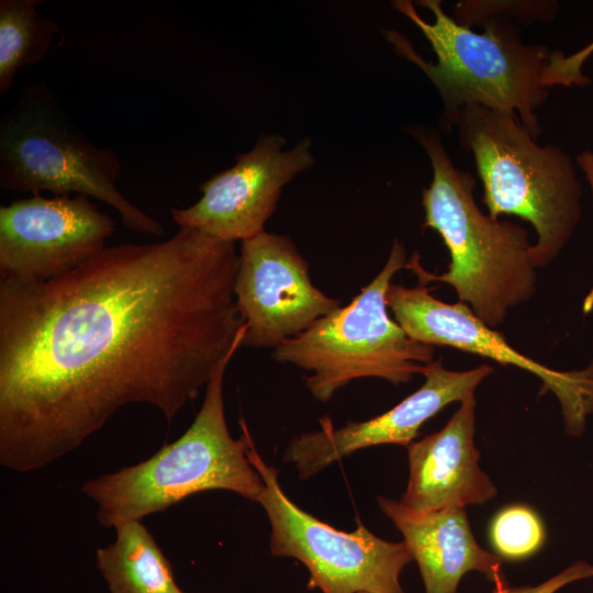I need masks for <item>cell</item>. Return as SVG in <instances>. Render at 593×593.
<instances>
[{
	"instance_id": "cell-1",
	"label": "cell",
	"mask_w": 593,
	"mask_h": 593,
	"mask_svg": "<svg viewBox=\"0 0 593 593\" xmlns=\"http://www.w3.org/2000/svg\"><path fill=\"white\" fill-rule=\"evenodd\" d=\"M238 265L234 243L179 228L51 280L0 278V463L41 469L132 403L171 422L242 347Z\"/></svg>"
},
{
	"instance_id": "cell-18",
	"label": "cell",
	"mask_w": 593,
	"mask_h": 593,
	"mask_svg": "<svg viewBox=\"0 0 593 593\" xmlns=\"http://www.w3.org/2000/svg\"><path fill=\"white\" fill-rule=\"evenodd\" d=\"M490 535L495 550L512 560L533 555L545 540L539 517L529 507L521 505L502 510L491 524Z\"/></svg>"
},
{
	"instance_id": "cell-11",
	"label": "cell",
	"mask_w": 593,
	"mask_h": 593,
	"mask_svg": "<svg viewBox=\"0 0 593 593\" xmlns=\"http://www.w3.org/2000/svg\"><path fill=\"white\" fill-rule=\"evenodd\" d=\"M234 293L251 348L275 349L340 306L313 284L293 240L266 231L242 242Z\"/></svg>"
},
{
	"instance_id": "cell-7",
	"label": "cell",
	"mask_w": 593,
	"mask_h": 593,
	"mask_svg": "<svg viewBox=\"0 0 593 593\" xmlns=\"http://www.w3.org/2000/svg\"><path fill=\"white\" fill-rule=\"evenodd\" d=\"M405 265L404 245L395 239L380 272L349 304L284 340L272 358L309 371L305 385L321 402L356 379L379 378L399 385L422 374L433 361L434 346L412 339L388 312L391 280Z\"/></svg>"
},
{
	"instance_id": "cell-9",
	"label": "cell",
	"mask_w": 593,
	"mask_h": 593,
	"mask_svg": "<svg viewBox=\"0 0 593 593\" xmlns=\"http://www.w3.org/2000/svg\"><path fill=\"white\" fill-rule=\"evenodd\" d=\"M387 302L395 322L414 340L454 347L538 377L542 382L540 392L551 391L559 400L568 434H583L586 418L593 413V363L574 371L549 368L512 347L467 304L435 298L422 281L412 288L391 283Z\"/></svg>"
},
{
	"instance_id": "cell-2",
	"label": "cell",
	"mask_w": 593,
	"mask_h": 593,
	"mask_svg": "<svg viewBox=\"0 0 593 593\" xmlns=\"http://www.w3.org/2000/svg\"><path fill=\"white\" fill-rule=\"evenodd\" d=\"M425 149L433 179L423 190L425 226L438 232L450 255L448 270L426 271L414 253L405 268L418 281L450 284L459 302L484 324L501 325L512 309L532 300L537 291V267L527 231L519 224L485 215L475 203V180L457 168L435 130L411 127Z\"/></svg>"
},
{
	"instance_id": "cell-21",
	"label": "cell",
	"mask_w": 593,
	"mask_h": 593,
	"mask_svg": "<svg viewBox=\"0 0 593 593\" xmlns=\"http://www.w3.org/2000/svg\"><path fill=\"white\" fill-rule=\"evenodd\" d=\"M577 164L580 167V169L585 175L586 180L589 181L592 191H593V152L592 150H584L581 154L577 156ZM593 306V290L588 295L585 302H584V311L588 312Z\"/></svg>"
},
{
	"instance_id": "cell-6",
	"label": "cell",
	"mask_w": 593,
	"mask_h": 593,
	"mask_svg": "<svg viewBox=\"0 0 593 593\" xmlns=\"http://www.w3.org/2000/svg\"><path fill=\"white\" fill-rule=\"evenodd\" d=\"M118 154L92 144L44 82L26 85L0 120V186L22 193L85 194L112 206L130 230L160 236L164 226L115 182Z\"/></svg>"
},
{
	"instance_id": "cell-13",
	"label": "cell",
	"mask_w": 593,
	"mask_h": 593,
	"mask_svg": "<svg viewBox=\"0 0 593 593\" xmlns=\"http://www.w3.org/2000/svg\"><path fill=\"white\" fill-rule=\"evenodd\" d=\"M493 371L488 365L466 371L446 369L440 360L425 366L424 384L391 410L363 422H348L336 428L321 419L318 430L294 437L284 455L300 478L306 479L354 451L382 444L409 446L421 426L446 405L474 394Z\"/></svg>"
},
{
	"instance_id": "cell-19",
	"label": "cell",
	"mask_w": 593,
	"mask_h": 593,
	"mask_svg": "<svg viewBox=\"0 0 593 593\" xmlns=\"http://www.w3.org/2000/svg\"><path fill=\"white\" fill-rule=\"evenodd\" d=\"M593 54V41L580 51L566 56L559 51L552 52L542 72V83L548 89L552 86H585L590 79L582 72L584 61Z\"/></svg>"
},
{
	"instance_id": "cell-10",
	"label": "cell",
	"mask_w": 593,
	"mask_h": 593,
	"mask_svg": "<svg viewBox=\"0 0 593 593\" xmlns=\"http://www.w3.org/2000/svg\"><path fill=\"white\" fill-rule=\"evenodd\" d=\"M115 223L85 194L41 193L0 206V278L46 281L105 248Z\"/></svg>"
},
{
	"instance_id": "cell-5",
	"label": "cell",
	"mask_w": 593,
	"mask_h": 593,
	"mask_svg": "<svg viewBox=\"0 0 593 593\" xmlns=\"http://www.w3.org/2000/svg\"><path fill=\"white\" fill-rule=\"evenodd\" d=\"M483 183L489 215H516L533 225L536 267L555 260L578 226L582 187L571 157L539 146L521 120L479 104L463 107L455 123Z\"/></svg>"
},
{
	"instance_id": "cell-4",
	"label": "cell",
	"mask_w": 593,
	"mask_h": 593,
	"mask_svg": "<svg viewBox=\"0 0 593 593\" xmlns=\"http://www.w3.org/2000/svg\"><path fill=\"white\" fill-rule=\"evenodd\" d=\"M239 347H234L214 370L201 409L179 438L142 462L83 483L82 492L97 504L100 525L115 527L141 521L209 490H227L259 501L265 484L247 458V426L240 419L242 435L234 439L224 412V376Z\"/></svg>"
},
{
	"instance_id": "cell-20",
	"label": "cell",
	"mask_w": 593,
	"mask_h": 593,
	"mask_svg": "<svg viewBox=\"0 0 593 593\" xmlns=\"http://www.w3.org/2000/svg\"><path fill=\"white\" fill-rule=\"evenodd\" d=\"M593 578V564L585 561H577L562 572L536 586L511 588L507 585L492 593H555L562 586L583 579Z\"/></svg>"
},
{
	"instance_id": "cell-17",
	"label": "cell",
	"mask_w": 593,
	"mask_h": 593,
	"mask_svg": "<svg viewBox=\"0 0 593 593\" xmlns=\"http://www.w3.org/2000/svg\"><path fill=\"white\" fill-rule=\"evenodd\" d=\"M41 0L0 1V93L13 85L16 71L42 60L54 37L57 22L43 16L36 7Z\"/></svg>"
},
{
	"instance_id": "cell-15",
	"label": "cell",
	"mask_w": 593,
	"mask_h": 593,
	"mask_svg": "<svg viewBox=\"0 0 593 593\" xmlns=\"http://www.w3.org/2000/svg\"><path fill=\"white\" fill-rule=\"evenodd\" d=\"M378 504L402 533L426 593H457L460 579L469 571L482 573L493 590L508 585L501 558L479 546L465 508L418 512L387 497H378Z\"/></svg>"
},
{
	"instance_id": "cell-3",
	"label": "cell",
	"mask_w": 593,
	"mask_h": 593,
	"mask_svg": "<svg viewBox=\"0 0 593 593\" xmlns=\"http://www.w3.org/2000/svg\"><path fill=\"white\" fill-rule=\"evenodd\" d=\"M418 3L433 12L432 23L410 1L393 5L421 30L437 61L425 60L398 31H387L385 36L436 87L444 104V127L455 125L463 107L479 104L517 116L536 138L541 131L536 111L548 98L542 72L552 52L524 44L514 26L500 20L484 22V32L477 33L448 15L439 0Z\"/></svg>"
},
{
	"instance_id": "cell-8",
	"label": "cell",
	"mask_w": 593,
	"mask_h": 593,
	"mask_svg": "<svg viewBox=\"0 0 593 593\" xmlns=\"http://www.w3.org/2000/svg\"><path fill=\"white\" fill-rule=\"evenodd\" d=\"M247 458L265 490L259 503L271 525L270 551L302 562L309 586L322 593H404L399 578L413 556L403 542H391L359 525L342 532L294 504L282 491L276 469L268 466L247 433Z\"/></svg>"
},
{
	"instance_id": "cell-12",
	"label": "cell",
	"mask_w": 593,
	"mask_h": 593,
	"mask_svg": "<svg viewBox=\"0 0 593 593\" xmlns=\"http://www.w3.org/2000/svg\"><path fill=\"white\" fill-rule=\"evenodd\" d=\"M280 135L260 136L236 163L200 184L201 198L187 208H172L179 228H195L222 240H245L265 231L282 188L314 164L305 137L284 150Z\"/></svg>"
},
{
	"instance_id": "cell-22",
	"label": "cell",
	"mask_w": 593,
	"mask_h": 593,
	"mask_svg": "<svg viewBox=\"0 0 593 593\" xmlns=\"http://www.w3.org/2000/svg\"><path fill=\"white\" fill-rule=\"evenodd\" d=\"M361 593H367V592H361Z\"/></svg>"
},
{
	"instance_id": "cell-23",
	"label": "cell",
	"mask_w": 593,
	"mask_h": 593,
	"mask_svg": "<svg viewBox=\"0 0 593 593\" xmlns=\"http://www.w3.org/2000/svg\"><path fill=\"white\" fill-rule=\"evenodd\" d=\"M180 593H183V592H180Z\"/></svg>"
},
{
	"instance_id": "cell-16",
	"label": "cell",
	"mask_w": 593,
	"mask_h": 593,
	"mask_svg": "<svg viewBox=\"0 0 593 593\" xmlns=\"http://www.w3.org/2000/svg\"><path fill=\"white\" fill-rule=\"evenodd\" d=\"M115 540L97 549V566L111 593H180L172 568L141 521L114 527Z\"/></svg>"
},
{
	"instance_id": "cell-14",
	"label": "cell",
	"mask_w": 593,
	"mask_h": 593,
	"mask_svg": "<svg viewBox=\"0 0 593 593\" xmlns=\"http://www.w3.org/2000/svg\"><path fill=\"white\" fill-rule=\"evenodd\" d=\"M475 398L469 395L439 430L407 446L410 475L401 503L414 511L465 508L492 500L497 489L479 467Z\"/></svg>"
}]
</instances>
